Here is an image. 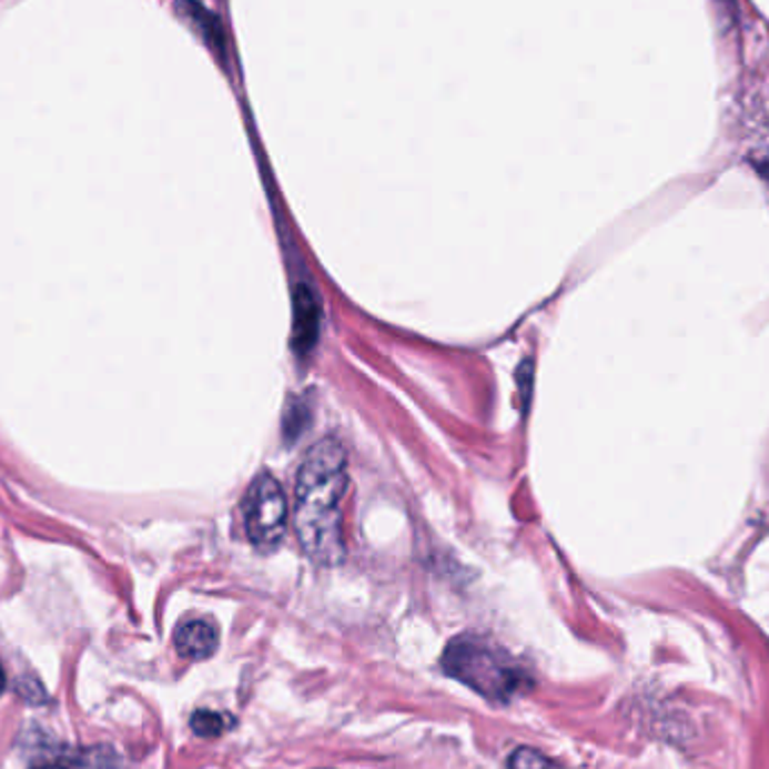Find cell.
I'll return each instance as SVG.
<instances>
[{
	"label": "cell",
	"instance_id": "6da1fadb",
	"mask_svg": "<svg viewBox=\"0 0 769 769\" xmlns=\"http://www.w3.org/2000/svg\"><path fill=\"white\" fill-rule=\"evenodd\" d=\"M347 482V455L335 439L326 437L306 453L295 482V529L317 563L328 565L342 556L340 502Z\"/></svg>",
	"mask_w": 769,
	"mask_h": 769
},
{
	"label": "cell",
	"instance_id": "7a4b0ae2",
	"mask_svg": "<svg viewBox=\"0 0 769 769\" xmlns=\"http://www.w3.org/2000/svg\"><path fill=\"white\" fill-rule=\"evenodd\" d=\"M444 670L486 700L499 705L508 702L532 684L529 675L518 664H513L502 650L475 637H459L446 648Z\"/></svg>",
	"mask_w": 769,
	"mask_h": 769
},
{
	"label": "cell",
	"instance_id": "3957f363",
	"mask_svg": "<svg viewBox=\"0 0 769 769\" xmlns=\"http://www.w3.org/2000/svg\"><path fill=\"white\" fill-rule=\"evenodd\" d=\"M243 525L250 543L260 549H275L286 536L289 499L282 484L271 475H256L243 502Z\"/></svg>",
	"mask_w": 769,
	"mask_h": 769
},
{
	"label": "cell",
	"instance_id": "277c9868",
	"mask_svg": "<svg viewBox=\"0 0 769 769\" xmlns=\"http://www.w3.org/2000/svg\"><path fill=\"white\" fill-rule=\"evenodd\" d=\"M179 10L185 21L201 34L205 45L212 50V54L219 59L223 68H227L230 61V45H227V34L219 17H214L210 10H205L196 0H179Z\"/></svg>",
	"mask_w": 769,
	"mask_h": 769
},
{
	"label": "cell",
	"instance_id": "5b68a950",
	"mask_svg": "<svg viewBox=\"0 0 769 769\" xmlns=\"http://www.w3.org/2000/svg\"><path fill=\"white\" fill-rule=\"evenodd\" d=\"M176 650L185 659H205L219 646V630L212 621L192 619L176 630Z\"/></svg>",
	"mask_w": 769,
	"mask_h": 769
},
{
	"label": "cell",
	"instance_id": "8992f818",
	"mask_svg": "<svg viewBox=\"0 0 769 769\" xmlns=\"http://www.w3.org/2000/svg\"><path fill=\"white\" fill-rule=\"evenodd\" d=\"M317 320H320V308L315 304L313 293L306 286H300L295 295V322H293V342L300 354L308 352L317 335Z\"/></svg>",
	"mask_w": 769,
	"mask_h": 769
},
{
	"label": "cell",
	"instance_id": "52a82bcc",
	"mask_svg": "<svg viewBox=\"0 0 769 769\" xmlns=\"http://www.w3.org/2000/svg\"><path fill=\"white\" fill-rule=\"evenodd\" d=\"M234 727V720L230 714H221V711H208L201 709L192 716V731L201 738H219L223 736L227 729Z\"/></svg>",
	"mask_w": 769,
	"mask_h": 769
},
{
	"label": "cell",
	"instance_id": "ba28073f",
	"mask_svg": "<svg viewBox=\"0 0 769 769\" xmlns=\"http://www.w3.org/2000/svg\"><path fill=\"white\" fill-rule=\"evenodd\" d=\"M508 769H549V760L529 747H520L510 753Z\"/></svg>",
	"mask_w": 769,
	"mask_h": 769
},
{
	"label": "cell",
	"instance_id": "9c48e42d",
	"mask_svg": "<svg viewBox=\"0 0 769 769\" xmlns=\"http://www.w3.org/2000/svg\"><path fill=\"white\" fill-rule=\"evenodd\" d=\"M3 689H6V670L3 666H0V694H3Z\"/></svg>",
	"mask_w": 769,
	"mask_h": 769
},
{
	"label": "cell",
	"instance_id": "30bf717a",
	"mask_svg": "<svg viewBox=\"0 0 769 769\" xmlns=\"http://www.w3.org/2000/svg\"><path fill=\"white\" fill-rule=\"evenodd\" d=\"M37 769H63L61 765H45V767H37Z\"/></svg>",
	"mask_w": 769,
	"mask_h": 769
}]
</instances>
